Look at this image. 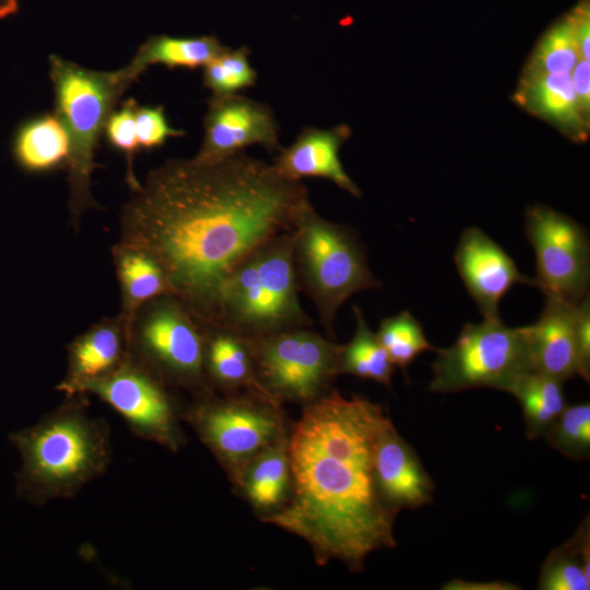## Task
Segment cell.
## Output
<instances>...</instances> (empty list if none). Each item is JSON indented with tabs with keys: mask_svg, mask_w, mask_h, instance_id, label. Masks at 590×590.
<instances>
[{
	"mask_svg": "<svg viewBox=\"0 0 590 590\" xmlns=\"http://www.w3.org/2000/svg\"><path fill=\"white\" fill-rule=\"evenodd\" d=\"M506 392L521 404L529 439L544 436L566 408L562 381L533 370L518 376Z\"/></svg>",
	"mask_w": 590,
	"mask_h": 590,
	"instance_id": "cb8c5ba5",
	"label": "cell"
},
{
	"mask_svg": "<svg viewBox=\"0 0 590 590\" xmlns=\"http://www.w3.org/2000/svg\"><path fill=\"white\" fill-rule=\"evenodd\" d=\"M581 58L571 11L542 35L524 72L570 73Z\"/></svg>",
	"mask_w": 590,
	"mask_h": 590,
	"instance_id": "484cf974",
	"label": "cell"
},
{
	"mask_svg": "<svg viewBox=\"0 0 590 590\" xmlns=\"http://www.w3.org/2000/svg\"><path fill=\"white\" fill-rule=\"evenodd\" d=\"M169 387L129 355L106 376L86 384L92 393L111 406L138 437L178 452L186 442L182 410Z\"/></svg>",
	"mask_w": 590,
	"mask_h": 590,
	"instance_id": "8fae6325",
	"label": "cell"
},
{
	"mask_svg": "<svg viewBox=\"0 0 590 590\" xmlns=\"http://www.w3.org/2000/svg\"><path fill=\"white\" fill-rule=\"evenodd\" d=\"M138 354L134 361L167 387L194 397L214 392L204 375V326L173 295L160 296L146 315Z\"/></svg>",
	"mask_w": 590,
	"mask_h": 590,
	"instance_id": "30bf717a",
	"label": "cell"
},
{
	"mask_svg": "<svg viewBox=\"0 0 590 590\" xmlns=\"http://www.w3.org/2000/svg\"><path fill=\"white\" fill-rule=\"evenodd\" d=\"M376 334L392 365L404 374L421 353L435 351L420 321L406 310L382 319Z\"/></svg>",
	"mask_w": 590,
	"mask_h": 590,
	"instance_id": "f1b7e54d",
	"label": "cell"
},
{
	"mask_svg": "<svg viewBox=\"0 0 590 590\" xmlns=\"http://www.w3.org/2000/svg\"><path fill=\"white\" fill-rule=\"evenodd\" d=\"M135 190L123 212L125 246L158 263L170 295L202 324L216 321L232 271L293 231L312 205L303 181L245 152L212 162L167 161Z\"/></svg>",
	"mask_w": 590,
	"mask_h": 590,
	"instance_id": "6da1fadb",
	"label": "cell"
},
{
	"mask_svg": "<svg viewBox=\"0 0 590 590\" xmlns=\"http://www.w3.org/2000/svg\"><path fill=\"white\" fill-rule=\"evenodd\" d=\"M453 260L486 320H500L499 303L515 284L535 286L534 279L523 275L505 250L477 227H469L461 234Z\"/></svg>",
	"mask_w": 590,
	"mask_h": 590,
	"instance_id": "5bb4252c",
	"label": "cell"
},
{
	"mask_svg": "<svg viewBox=\"0 0 590 590\" xmlns=\"http://www.w3.org/2000/svg\"><path fill=\"white\" fill-rule=\"evenodd\" d=\"M524 222L535 255V286L546 299L577 306L589 295L590 245L585 228L544 205L528 208Z\"/></svg>",
	"mask_w": 590,
	"mask_h": 590,
	"instance_id": "7c38bea8",
	"label": "cell"
},
{
	"mask_svg": "<svg viewBox=\"0 0 590 590\" xmlns=\"http://www.w3.org/2000/svg\"><path fill=\"white\" fill-rule=\"evenodd\" d=\"M49 79L54 91L55 113L70 139L68 161L71 206L80 212L93 204L90 192L94 154L105 123L133 83L122 68L98 71L85 68L58 55H50Z\"/></svg>",
	"mask_w": 590,
	"mask_h": 590,
	"instance_id": "8992f818",
	"label": "cell"
},
{
	"mask_svg": "<svg viewBox=\"0 0 590 590\" xmlns=\"http://www.w3.org/2000/svg\"><path fill=\"white\" fill-rule=\"evenodd\" d=\"M17 0H0V17H4L16 11Z\"/></svg>",
	"mask_w": 590,
	"mask_h": 590,
	"instance_id": "8d00e7d4",
	"label": "cell"
},
{
	"mask_svg": "<svg viewBox=\"0 0 590 590\" xmlns=\"http://www.w3.org/2000/svg\"><path fill=\"white\" fill-rule=\"evenodd\" d=\"M351 128L340 123L331 128H303L295 140L281 148L272 165L283 177L299 180L324 178L350 194L359 198L361 189L345 172L340 151L351 137Z\"/></svg>",
	"mask_w": 590,
	"mask_h": 590,
	"instance_id": "2e32d148",
	"label": "cell"
},
{
	"mask_svg": "<svg viewBox=\"0 0 590 590\" xmlns=\"http://www.w3.org/2000/svg\"><path fill=\"white\" fill-rule=\"evenodd\" d=\"M135 130L139 150H154L164 145L168 139L185 134L184 130L170 125L162 105H138Z\"/></svg>",
	"mask_w": 590,
	"mask_h": 590,
	"instance_id": "1f68e13d",
	"label": "cell"
},
{
	"mask_svg": "<svg viewBox=\"0 0 590 590\" xmlns=\"http://www.w3.org/2000/svg\"><path fill=\"white\" fill-rule=\"evenodd\" d=\"M516 102L575 141H585L589 120L582 115L570 73L524 72L516 92Z\"/></svg>",
	"mask_w": 590,
	"mask_h": 590,
	"instance_id": "d6986e66",
	"label": "cell"
},
{
	"mask_svg": "<svg viewBox=\"0 0 590 590\" xmlns=\"http://www.w3.org/2000/svg\"><path fill=\"white\" fill-rule=\"evenodd\" d=\"M138 103L133 98L123 101L109 115L103 135L107 143L115 150L123 153L129 163L137 151H139L137 130H135V110Z\"/></svg>",
	"mask_w": 590,
	"mask_h": 590,
	"instance_id": "d6a6232c",
	"label": "cell"
},
{
	"mask_svg": "<svg viewBox=\"0 0 590 590\" xmlns=\"http://www.w3.org/2000/svg\"><path fill=\"white\" fill-rule=\"evenodd\" d=\"M118 260L125 296L132 307L163 295H170L163 270L148 253L125 246Z\"/></svg>",
	"mask_w": 590,
	"mask_h": 590,
	"instance_id": "4316f807",
	"label": "cell"
},
{
	"mask_svg": "<svg viewBox=\"0 0 590 590\" xmlns=\"http://www.w3.org/2000/svg\"><path fill=\"white\" fill-rule=\"evenodd\" d=\"M257 380L280 404H309L332 389L340 374L343 344L310 328H298L253 340Z\"/></svg>",
	"mask_w": 590,
	"mask_h": 590,
	"instance_id": "9c48e42d",
	"label": "cell"
},
{
	"mask_svg": "<svg viewBox=\"0 0 590 590\" xmlns=\"http://www.w3.org/2000/svg\"><path fill=\"white\" fill-rule=\"evenodd\" d=\"M589 60L580 58L571 70L575 94L585 118L589 120L590 111V80Z\"/></svg>",
	"mask_w": 590,
	"mask_h": 590,
	"instance_id": "e575fe53",
	"label": "cell"
},
{
	"mask_svg": "<svg viewBox=\"0 0 590 590\" xmlns=\"http://www.w3.org/2000/svg\"><path fill=\"white\" fill-rule=\"evenodd\" d=\"M13 155L26 172L45 173L67 165L70 139L66 127L55 111L26 120L13 140Z\"/></svg>",
	"mask_w": 590,
	"mask_h": 590,
	"instance_id": "603a6c76",
	"label": "cell"
},
{
	"mask_svg": "<svg viewBox=\"0 0 590 590\" xmlns=\"http://www.w3.org/2000/svg\"><path fill=\"white\" fill-rule=\"evenodd\" d=\"M288 436L290 433L259 451L233 482L236 492L249 503L260 520L279 511L290 498Z\"/></svg>",
	"mask_w": 590,
	"mask_h": 590,
	"instance_id": "ffe728a7",
	"label": "cell"
},
{
	"mask_svg": "<svg viewBox=\"0 0 590 590\" xmlns=\"http://www.w3.org/2000/svg\"><path fill=\"white\" fill-rule=\"evenodd\" d=\"M575 308L546 299L536 322L524 327L533 371L562 382L577 375Z\"/></svg>",
	"mask_w": 590,
	"mask_h": 590,
	"instance_id": "e0dca14e",
	"label": "cell"
},
{
	"mask_svg": "<svg viewBox=\"0 0 590 590\" xmlns=\"http://www.w3.org/2000/svg\"><path fill=\"white\" fill-rule=\"evenodd\" d=\"M541 590H589L588 569L571 541L550 552L541 567Z\"/></svg>",
	"mask_w": 590,
	"mask_h": 590,
	"instance_id": "4dcf8cb0",
	"label": "cell"
},
{
	"mask_svg": "<svg viewBox=\"0 0 590 590\" xmlns=\"http://www.w3.org/2000/svg\"><path fill=\"white\" fill-rule=\"evenodd\" d=\"M203 326L204 375L210 389L222 394L246 390L266 394L257 380L253 340L221 323Z\"/></svg>",
	"mask_w": 590,
	"mask_h": 590,
	"instance_id": "ac0fdd59",
	"label": "cell"
},
{
	"mask_svg": "<svg viewBox=\"0 0 590 590\" xmlns=\"http://www.w3.org/2000/svg\"><path fill=\"white\" fill-rule=\"evenodd\" d=\"M355 332L347 344H343L340 374H350L370 379L391 389L394 366L390 362L378 337L369 328L359 307L353 306Z\"/></svg>",
	"mask_w": 590,
	"mask_h": 590,
	"instance_id": "d4e9b609",
	"label": "cell"
},
{
	"mask_svg": "<svg viewBox=\"0 0 590 590\" xmlns=\"http://www.w3.org/2000/svg\"><path fill=\"white\" fill-rule=\"evenodd\" d=\"M79 397H69L30 427L13 433L21 467L19 495L34 505L71 498L101 476L111 461L108 425L92 417Z\"/></svg>",
	"mask_w": 590,
	"mask_h": 590,
	"instance_id": "3957f363",
	"label": "cell"
},
{
	"mask_svg": "<svg viewBox=\"0 0 590 590\" xmlns=\"http://www.w3.org/2000/svg\"><path fill=\"white\" fill-rule=\"evenodd\" d=\"M373 476L381 500L397 512L417 509L432 502L433 480L389 417L376 439Z\"/></svg>",
	"mask_w": 590,
	"mask_h": 590,
	"instance_id": "9a60e30c",
	"label": "cell"
},
{
	"mask_svg": "<svg viewBox=\"0 0 590 590\" xmlns=\"http://www.w3.org/2000/svg\"><path fill=\"white\" fill-rule=\"evenodd\" d=\"M258 73L250 61V50L225 47L202 68V83L212 96H229L253 86Z\"/></svg>",
	"mask_w": 590,
	"mask_h": 590,
	"instance_id": "83f0119b",
	"label": "cell"
},
{
	"mask_svg": "<svg viewBox=\"0 0 590 590\" xmlns=\"http://www.w3.org/2000/svg\"><path fill=\"white\" fill-rule=\"evenodd\" d=\"M577 375L590 381V300L587 295L575 308Z\"/></svg>",
	"mask_w": 590,
	"mask_h": 590,
	"instance_id": "836d02e7",
	"label": "cell"
},
{
	"mask_svg": "<svg viewBox=\"0 0 590 590\" xmlns=\"http://www.w3.org/2000/svg\"><path fill=\"white\" fill-rule=\"evenodd\" d=\"M125 358L119 330L113 326L97 327L72 344L67 376L57 388L67 398L80 396L86 384L106 376Z\"/></svg>",
	"mask_w": 590,
	"mask_h": 590,
	"instance_id": "7402d4cb",
	"label": "cell"
},
{
	"mask_svg": "<svg viewBox=\"0 0 590 590\" xmlns=\"http://www.w3.org/2000/svg\"><path fill=\"white\" fill-rule=\"evenodd\" d=\"M182 421L232 483L252 457L291 430L282 404L255 390L197 396L182 410Z\"/></svg>",
	"mask_w": 590,
	"mask_h": 590,
	"instance_id": "52a82bcc",
	"label": "cell"
},
{
	"mask_svg": "<svg viewBox=\"0 0 590 590\" xmlns=\"http://www.w3.org/2000/svg\"><path fill=\"white\" fill-rule=\"evenodd\" d=\"M435 351L432 392L507 391L518 376L532 370L524 327L508 328L502 320L467 323L452 345Z\"/></svg>",
	"mask_w": 590,
	"mask_h": 590,
	"instance_id": "ba28073f",
	"label": "cell"
},
{
	"mask_svg": "<svg viewBox=\"0 0 590 590\" xmlns=\"http://www.w3.org/2000/svg\"><path fill=\"white\" fill-rule=\"evenodd\" d=\"M293 256L302 288L314 303L329 338L339 308L353 294L379 290L359 235L333 223L309 206L293 229Z\"/></svg>",
	"mask_w": 590,
	"mask_h": 590,
	"instance_id": "5b68a950",
	"label": "cell"
},
{
	"mask_svg": "<svg viewBox=\"0 0 590 590\" xmlns=\"http://www.w3.org/2000/svg\"><path fill=\"white\" fill-rule=\"evenodd\" d=\"M548 445L573 460H586L590 455V404L566 405L550 426Z\"/></svg>",
	"mask_w": 590,
	"mask_h": 590,
	"instance_id": "f546056e",
	"label": "cell"
},
{
	"mask_svg": "<svg viewBox=\"0 0 590 590\" xmlns=\"http://www.w3.org/2000/svg\"><path fill=\"white\" fill-rule=\"evenodd\" d=\"M203 139L199 161L212 162L260 145L271 153L281 148L280 126L266 103L241 94L211 96L203 119Z\"/></svg>",
	"mask_w": 590,
	"mask_h": 590,
	"instance_id": "4fadbf2b",
	"label": "cell"
},
{
	"mask_svg": "<svg viewBox=\"0 0 590 590\" xmlns=\"http://www.w3.org/2000/svg\"><path fill=\"white\" fill-rule=\"evenodd\" d=\"M387 418L381 405L331 389L304 405L291 427V495L261 521L307 542L319 566L335 559L362 571L371 553L396 546L398 512L381 500L373 476L374 448Z\"/></svg>",
	"mask_w": 590,
	"mask_h": 590,
	"instance_id": "7a4b0ae2",
	"label": "cell"
},
{
	"mask_svg": "<svg viewBox=\"0 0 590 590\" xmlns=\"http://www.w3.org/2000/svg\"><path fill=\"white\" fill-rule=\"evenodd\" d=\"M298 291L290 231L259 246L232 271L221 288L214 323L252 340L310 328L314 321Z\"/></svg>",
	"mask_w": 590,
	"mask_h": 590,
	"instance_id": "277c9868",
	"label": "cell"
},
{
	"mask_svg": "<svg viewBox=\"0 0 590 590\" xmlns=\"http://www.w3.org/2000/svg\"><path fill=\"white\" fill-rule=\"evenodd\" d=\"M225 47L214 35H153L139 46L122 69L132 82L152 66H163L170 70L202 69Z\"/></svg>",
	"mask_w": 590,
	"mask_h": 590,
	"instance_id": "44dd1931",
	"label": "cell"
},
{
	"mask_svg": "<svg viewBox=\"0 0 590 590\" xmlns=\"http://www.w3.org/2000/svg\"><path fill=\"white\" fill-rule=\"evenodd\" d=\"M442 589L447 590H514L518 589L516 585L503 581L477 582L462 579H451L446 582Z\"/></svg>",
	"mask_w": 590,
	"mask_h": 590,
	"instance_id": "d590c367",
	"label": "cell"
}]
</instances>
